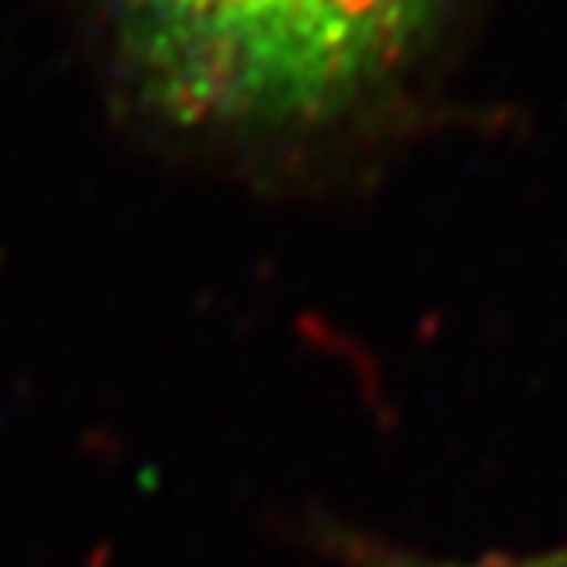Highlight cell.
<instances>
[{"label": "cell", "instance_id": "1", "mask_svg": "<svg viewBox=\"0 0 567 567\" xmlns=\"http://www.w3.org/2000/svg\"><path fill=\"white\" fill-rule=\"evenodd\" d=\"M147 90L182 120H298L377 59L342 0H124Z\"/></svg>", "mask_w": 567, "mask_h": 567}, {"label": "cell", "instance_id": "2", "mask_svg": "<svg viewBox=\"0 0 567 567\" xmlns=\"http://www.w3.org/2000/svg\"><path fill=\"white\" fill-rule=\"evenodd\" d=\"M342 8L380 65L417 31L434 0H342Z\"/></svg>", "mask_w": 567, "mask_h": 567}, {"label": "cell", "instance_id": "3", "mask_svg": "<svg viewBox=\"0 0 567 567\" xmlns=\"http://www.w3.org/2000/svg\"><path fill=\"white\" fill-rule=\"evenodd\" d=\"M417 567H567L564 554H489L472 560H437Z\"/></svg>", "mask_w": 567, "mask_h": 567}]
</instances>
